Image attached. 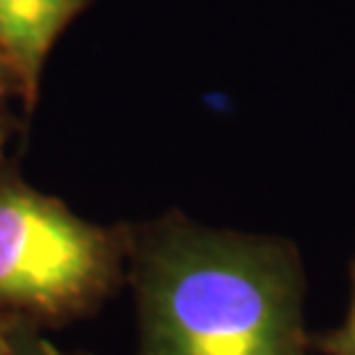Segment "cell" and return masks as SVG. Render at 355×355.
<instances>
[{
    "instance_id": "obj_7",
    "label": "cell",
    "mask_w": 355,
    "mask_h": 355,
    "mask_svg": "<svg viewBox=\"0 0 355 355\" xmlns=\"http://www.w3.org/2000/svg\"><path fill=\"white\" fill-rule=\"evenodd\" d=\"M12 353H14L12 344L7 342L5 335H3V332H0V355H12Z\"/></svg>"
},
{
    "instance_id": "obj_3",
    "label": "cell",
    "mask_w": 355,
    "mask_h": 355,
    "mask_svg": "<svg viewBox=\"0 0 355 355\" xmlns=\"http://www.w3.org/2000/svg\"><path fill=\"white\" fill-rule=\"evenodd\" d=\"M90 0H0V55L17 88L33 102L46 58Z\"/></svg>"
},
{
    "instance_id": "obj_6",
    "label": "cell",
    "mask_w": 355,
    "mask_h": 355,
    "mask_svg": "<svg viewBox=\"0 0 355 355\" xmlns=\"http://www.w3.org/2000/svg\"><path fill=\"white\" fill-rule=\"evenodd\" d=\"M12 355H53V353L49 351L44 344H26V346H21L19 351L14 349Z\"/></svg>"
},
{
    "instance_id": "obj_2",
    "label": "cell",
    "mask_w": 355,
    "mask_h": 355,
    "mask_svg": "<svg viewBox=\"0 0 355 355\" xmlns=\"http://www.w3.org/2000/svg\"><path fill=\"white\" fill-rule=\"evenodd\" d=\"M116 240L26 184H0V302L74 309L109 284Z\"/></svg>"
},
{
    "instance_id": "obj_1",
    "label": "cell",
    "mask_w": 355,
    "mask_h": 355,
    "mask_svg": "<svg viewBox=\"0 0 355 355\" xmlns=\"http://www.w3.org/2000/svg\"><path fill=\"white\" fill-rule=\"evenodd\" d=\"M139 355H311L291 240L159 222L141 240Z\"/></svg>"
},
{
    "instance_id": "obj_5",
    "label": "cell",
    "mask_w": 355,
    "mask_h": 355,
    "mask_svg": "<svg viewBox=\"0 0 355 355\" xmlns=\"http://www.w3.org/2000/svg\"><path fill=\"white\" fill-rule=\"evenodd\" d=\"M17 88V83H14V76L10 72V67L5 65L3 55H0V99H3L7 92H10V88Z\"/></svg>"
},
{
    "instance_id": "obj_4",
    "label": "cell",
    "mask_w": 355,
    "mask_h": 355,
    "mask_svg": "<svg viewBox=\"0 0 355 355\" xmlns=\"http://www.w3.org/2000/svg\"><path fill=\"white\" fill-rule=\"evenodd\" d=\"M309 349L321 355H355V254L351 261V304L344 323L318 335L309 332Z\"/></svg>"
}]
</instances>
